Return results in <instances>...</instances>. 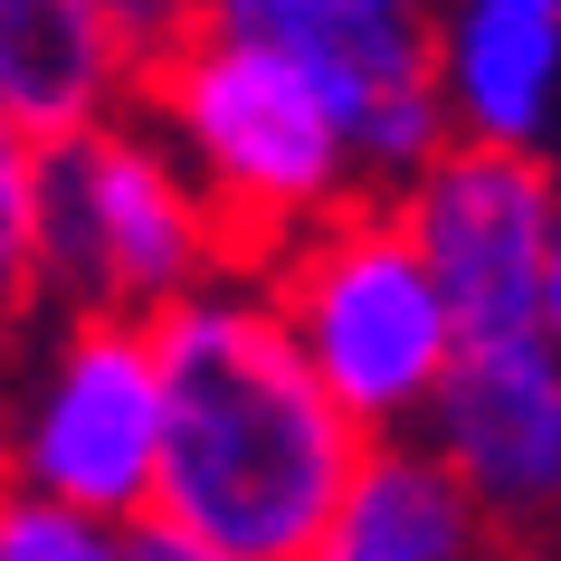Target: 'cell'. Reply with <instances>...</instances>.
<instances>
[{
  "label": "cell",
  "instance_id": "obj_1",
  "mask_svg": "<svg viewBox=\"0 0 561 561\" xmlns=\"http://www.w3.org/2000/svg\"><path fill=\"white\" fill-rule=\"evenodd\" d=\"M162 333V495L152 524H181L238 561H305L343 485L371 457L333 381L305 362L286 305L257 266L152 314Z\"/></svg>",
  "mask_w": 561,
  "mask_h": 561
},
{
  "label": "cell",
  "instance_id": "obj_2",
  "mask_svg": "<svg viewBox=\"0 0 561 561\" xmlns=\"http://www.w3.org/2000/svg\"><path fill=\"white\" fill-rule=\"evenodd\" d=\"M0 266L20 324L48 305L162 314L238 276V238L172 134L144 105H115L58 144L0 134Z\"/></svg>",
  "mask_w": 561,
  "mask_h": 561
},
{
  "label": "cell",
  "instance_id": "obj_3",
  "mask_svg": "<svg viewBox=\"0 0 561 561\" xmlns=\"http://www.w3.org/2000/svg\"><path fill=\"white\" fill-rule=\"evenodd\" d=\"M134 105L172 134L201 191L219 201L238 266H266L305 229H324L333 209L371 201V162H362L333 87L314 77V58L229 10L201 38H181L134 87Z\"/></svg>",
  "mask_w": 561,
  "mask_h": 561
},
{
  "label": "cell",
  "instance_id": "obj_4",
  "mask_svg": "<svg viewBox=\"0 0 561 561\" xmlns=\"http://www.w3.org/2000/svg\"><path fill=\"white\" fill-rule=\"evenodd\" d=\"M266 296L286 305L305 362L333 381V400L371 428V438H410L428 428L447 371H457V296L428 266L419 229L400 201H353L324 229H305L296 248H276L257 266Z\"/></svg>",
  "mask_w": 561,
  "mask_h": 561
},
{
  "label": "cell",
  "instance_id": "obj_5",
  "mask_svg": "<svg viewBox=\"0 0 561 561\" xmlns=\"http://www.w3.org/2000/svg\"><path fill=\"white\" fill-rule=\"evenodd\" d=\"M10 476L30 495L152 524V495H162V333L152 314H105V305L30 314Z\"/></svg>",
  "mask_w": 561,
  "mask_h": 561
},
{
  "label": "cell",
  "instance_id": "obj_6",
  "mask_svg": "<svg viewBox=\"0 0 561 561\" xmlns=\"http://www.w3.org/2000/svg\"><path fill=\"white\" fill-rule=\"evenodd\" d=\"M390 201L419 229L428 266L447 276L467 333L542 324V286H552V248H561V181L542 162V144L447 134Z\"/></svg>",
  "mask_w": 561,
  "mask_h": 561
},
{
  "label": "cell",
  "instance_id": "obj_7",
  "mask_svg": "<svg viewBox=\"0 0 561 561\" xmlns=\"http://www.w3.org/2000/svg\"><path fill=\"white\" fill-rule=\"evenodd\" d=\"M428 438L495 504V524L552 514L561 504V343L542 324L467 333L438 410H428Z\"/></svg>",
  "mask_w": 561,
  "mask_h": 561
},
{
  "label": "cell",
  "instance_id": "obj_8",
  "mask_svg": "<svg viewBox=\"0 0 561 561\" xmlns=\"http://www.w3.org/2000/svg\"><path fill=\"white\" fill-rule=\"evenodd\" d=\"M305 561H495V504L447 467L438 438H371Z\"/></svg>",
  "mask_w": 561,
  "mask_h": 561
},
{
  "label": "cell",
  "instance_id": "obj_9",
  "mask_svg": "<svg viewBox=\"0 0 561 561\" xmlns=\"http://www.w3.org/2000/svg\"><path fill=\"white\" fill-rule=\"evenodd\" d=\"M438 67L457 134L542 144L561 115V0H438Z\"/></svg>",
  "mask_w": 561,
  "mask_h": 561
},
{
  "label": "cell",
  "instance_id": "obj_10",
  "mask_svg": "<svg viewBox=\"0 0 561 561\" xmlns=\"http://www.w3.org/2000/svg\"><path fill=\"white\" fill-rule=\"evenodd\" d=\"M134 105V67L95 0H0V134L58 144Z\"/></svg>",
  "mask_w": 561,
  "mask_h": 561
},
{
  "label": "cell",
  "instance_id": "obj_11",
  "mask_svg": "<svg viewBox=\"0 0 561 561\" xmlns=\"http://www.w3.org/2000/svg\"><path fill=\"white\" fill-rule=\"evenodd\" d=\"M0 561H134V524L20 485L10 514H0Z\"/></svg>",
  "mask_w": 561,
  "mask_h": 561
},
{
  "label": "cell",
  "instance_id": "obj_12",
  "mask_svg": "<svg viewBox=\"0 0 561 561\" xmlns=\"http://www.w3.org/2000/svg\"><path fill=\"white\" fill-rule=\"evenodd\" d=\"M248 30H276L286 48H314L333 30H362V20H438V0H219Z\"/></svg>",
  "mask_w": 561,
  "mask_h": 561
},
{
  "label": "cell",
  "instance_id": "obj_13",
  "mask_svg": "<svg viewBox=\"0 0 561 561\" xmlns=\"http://www.w3.org/2000/svg\"><path fill=\"white\" fill-rule=\"evenodd\" d=\"M95 10H105V30H115L124 67H134V87L172 58L181 38H201L209 20H219V0H95Z\"/></svg>",
  "mask_w": 561,
  "mask_h": 561
},
{
  "label": "cell",
  "instance_id": "obj_14",
  "mask_svg": "<svg viewBox=\"0 0 561 561\" xmlns=\"http://www.w3.org/2000/svg\"><path fill=\"white\" fill-rule=\"evenodd\" d=\"M134 561H238V552H209L181 524H134Z\"/></svg>",
  "mask_w": 561,
  "mask_h": 561
},
{
  "label": "cell",
  "instance_id": "obj_15",
  "mask_svg": "<svg viewBox=\"0 0 561 561\" xmlns=\"http://www.w3.org/2000/svg\"><path fill=\"white\" fill-rule=\"evenodd\" d=\"M542 333L561 343V248H552V286H542Z\"/></svg>",
  "mask_w": 561,
  "mask_h": 561
},
{
  "label": "cell",
  "instance_id": "obj_16",
  "mask_svg": "<svg viewBox=\"0 0 561 561\" xmlns=\"http://www.w3.org/2000/svg\"><path fill=\"white\" fill-rule=\"evenodd\" d=\"M495 561H542V552H495Z\"/></svg>",
  "mask_w": 561,
  "mask_h": 561
}]
</instances>
